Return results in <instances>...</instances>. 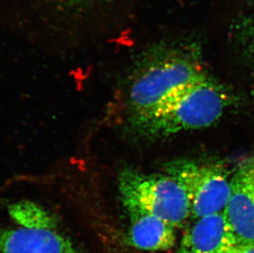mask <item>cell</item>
Masks as SVG:
<instances>
[{
	"instance_id": "6da1fadb",
	"label": "cell",
	"mask_w": 254,
	"mask_h": 253,
	"mask_svg": "<svg viewBox=\"0 0 254 253\" xmlns=\"http://www.w3.org/2000/svg\"><path fill=\"white\" fill-rule=\"evenodd\" d=\"M136 0H0V25L27 36L84 37L118 32Z\"/></svg>"
},
{
	"instance_id": "7a4b0ae2",
	"label": "cell",
	"mask_w": 254,
	"mask_h": 253,
	"mask_svg": "<svg viewBox=\"0 0 254 253\" xmlns=\"http://www.w3.org/2000/svg\"><path fill=\"white\" fill-rule=\"evenodd\" d=\"M195 41H161L137 58L130 77L126 110L132 131L172 94L206 76Z\"/></svg>"
},
{
	"instance_id": "3957f363",
	"label": "cell",
	"mask_w": 254,
	"mask_h": 253,
	"mask_svg": "<svg viewBox=\"0 0 254 253\" xmlns=\"http://www.w3.org/2000/svg\"><path fill=\"white\" fill-rule=\"evenodd\" d=\"M232 101L226 87L207 74L172 94L133 132L155 140L208 127L222 117Z\"/></svg>"
},
{
	"instance_id": "277c9868",
	"label": "cell",
	"mask_w": 254,
	"mask_h": 253,
	"mask_svg": "<svg viewBox=\"0 0 254 253\" xmlns=\"http://www.w3.org/2000/svg\"><path fill=\"white\" fill-rule=\"evenodd\" d=\"M119 189L125 208L144 210L176 229L191 216L187 194L167 174L146 175L127 168L120 174Z\"/></svg>"
},
{
	"instance_id": "5b68a950",
	"label": "cell",
	"mask_w": 254,
	"mask_h": 253,
	"mask_svg": "<svg viewBox=\"0 0 254 253\" xmlns=\"http://www.w3.org/2000/svg\"><path fill=\"white\" fill-rule=\"evenodd\" d=\"M167 175L187 194L193 219L223 212L231 195V176L226 169L211 163L176 160L165 165Z\"/></svg>"
},
{
	"instance_id": "8992f818",
	"label": "cell",
	"mask_w": 254,
	"mask_h": 253,
	"mask_svg": "<svg viewBox=\"0 0 254 253\" xmlns=\"http://www.w3.org/2000/svg\"><path fill=\"white\" fill-rule=\"evenodd\" d=\"M224 214L237 241L254 242V157L244 160L231 176Z\"/></svg>"
},
{
	"instance_id": "52a82bcc",
	"label": "cell",
	"mask_w": 254,
	"mask_h": 253,
	"mask_svg": "<svg viewBox=\"0 0 254 253\" xmlns=\"http://www.w3.org/2000/svg\"><path fill=\"white\" fill-rule=\"evenodd\" d=\"M0 253H80L57 229H0Z\"/></svg>"
},
{
	"instance_id": "ba28073f",
	"label": "cell",
	"mask_w": 254,
	"mask_h": 253,
	"mask_svg": "<svg viewBox=\"0 0 254 253\" xmlns=\"http://www.w3.org/2000/svg\"><path fill=\"white\" fill-rule=\"evenodd\" d=\"M235 242L223 211L196 219L183 235L178 253H219Z\"/></svg>"
},
{
	"instance_id": "9c48e42d",
	"label": "cell",
	"mask_w": 254,
	"mask_h": 253,
	"mask_svg": "<svg viewBox=\"0 0 254 253\" xmlns=\"http://www.w3.org/2000/svg\"><path fill=\"white\" fill-rule=\"evenodd\" d=\"M131 226L128 233L130 244L144 251H168L176 242L173 225L137 208L127 207Z\"/></svg>"
},
{
	"instance_id": "30bf717a",
	"label": "cell",
	"mask_w": 254,
	"mask_h": 253,
	"mask_svg": "<svg viewBox=\"0 0 254 253\" xmlns=\"http://www.w3.org/2000/svg\"><path fill=\"white\" fill-rule=\"evenodd\" d=\"M8 213L20 227L57 229V220L46 208L31 201H21L8 207Z\"/></svg>"
},
{
	"instance_id": "8fae6325",
	"label": "cell",
	"mask_w": 254,
	"mask_h": 253,
	"mask_svg": "<svg viewBox=\"0 0 254 253\" xmlns=\"http://www.w3.org/2000/svg\"><path fill=\"white\" fill-rule=\"evenodd\" d=\"M235 22V40L244 56L254 67V0H250Z\"/></svg>"
},
{
	"instance_id": "7c38bea8",
	"label": "cell",
	"mask_w": 254,
	"mask_h": 253,
	"mask_svg": "<svg viewBox=\"0 0 254 253\" xmlns=\"http://www.w3.org/2000/svg\"><path fill=\"white\" fill-rule=\"evenodd\" d=\"M219 253H254V242H235Z\"/></svg>"
}]
</instances>
